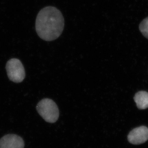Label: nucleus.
Instances as JSON below:
<instances>
[{"label":"nucleus","mask_w":148,"mask_h":148,"mask_svg":"<svg viewBox=\"0 0 148 148\" xmlns=\"http://www.w3.org/2000/svg\"><path fill=\"white\" fill-rule=\"evenodd\" d=\"M64 27V17L56 7H45L36 17V30L38 36L44 40L50 41L58 38L62 34Z\"/></svg>","instance_id":"obj_1"},{"label":"nucleus","mask_w":148,"mask_h":148,"mask_svg":"<svg viewBox=\"0 0 148 148\" xmlns=\"http://www.w3.org/2000/svg\"><path fill=\"white\" fill-rule=\"evenodd\" d=\"M36 109L39 115L47 122L55 123L59 119V108L51 99L45 98L41 100L38 103Z\"/></svg>","instance_id":"obj_2"},{"label":"nucleus","mask_w":148,"mask_h":148,"mask_svg":"<svg viewBox=\"0 0 148 148\" xmlns=\"http://www.w3.org/2000/svg\"><path fill=\"white\" fill-rule=\"evenodd\" d=\"M8 77L10 81L19 83L25 78V70L21 61L17 59H12L6 65Z\"/></svg>","instance_id":"obj_3"},{"label":"nucleus","mask_w":148,"mask_h":148,"mask_svg":"<svg viewBox=\"0 0 148 148\" xmlns=\"http://www.w3.org/2000/svg\"><path fill=\"white\" fill-rule=\"evenodd\" d=\"M129 142L134 145H138L145 143L148 140V128L145 126H140L134 129L127 136Z\"/></svg>","instance_id":"obj_4"},{"label":"nucleus","mask_w":148,"mask_h":148,"mask_svg":"<svg viewBox=\"0 0 148 148\" xmlns=\"http://www.w3.org/2000/svg\"><path fill=\"white\" fill-rule=\"evenodd\" d=\"M23 138L15 134H8L0 139V148H24Z\"/></svg>","instance_id":"obj_5"},{"label":"nucleus","mask_w":148,"mask_h":148,"mask_svg":"<svg viewBox=\"0 0 148 148\" xmlns=\"http://www.w3.org/2000/svg\"><path fill=\"white\" fill-rule=\"evenodd\" d=\"M134 100L138 109H145L148 108V92L140 91L134 96Z\"/></svg>","instance_id":"obj_6"},{"label":"nucleus","mask_w":148,"mask_h":148,"mask_svg":"<svg viewBox=\"0 0 148 148\" xmlns=\"http://www.w3.org/2000/svg\"><path fill=\"white\" fill-rule=\"evenodd\" d=\"M139 29L143 36L148 39V17L140 23Z\"/></svg>","instance_id":"obj_7"}]
</instances>
